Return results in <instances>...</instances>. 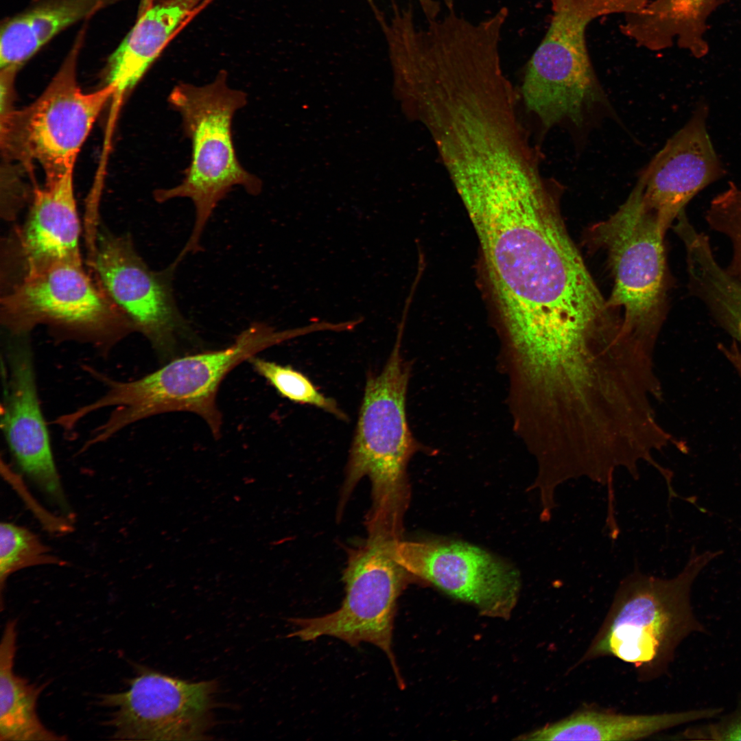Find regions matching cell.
<instances>
[{
    "label": "cell",
    "mask_w": 741,
    "mask_h": 741,
    "mask_svg": "<svg viewBox=\"0 0 741 741\" xmlns=\"http://www.w3.org/2000/svg\"><path fill=\"white\" fill-rule=\"evenodd\" d=\"M477 233L504 340L593 325L608 311L548 183L464 203Z\"/></svg>",
    "instance_id": "cell-1"
},
{
    "label": "cell",
    "mask_w": 741,
    "mask_h": 741,
    "mask_svg": "<svg viewBox=\"0 0 741 741\" xmlns=\"http://www.w3.org/2000/svg\"><path fill=\"white\" fill-rule=\"evenodd\" d=\"M302 327L278 331L260 322L241 331L228 346L176 357L161 368L132 381H120L87 367L106 391L98 399L71 412L73 421L113 408L106 419L95 428L86 444L105 442L128 426L152 416L189 412L200 416L215 438L221 434L222 418L216 403L219 388L226 375L243 362L288 340L307 334Z\"/></svg>",
    "instance_id": "cell-2"
},
{
    "label": "cell",
    "mask_w": 741,
    "mask_h": 741,
    "mask_svg": "<svg viewBox=\"0 0 741 741\" xmlns=\"http://www.w3.org/2000/svg\"><path fill=\"white\" fill-rule=\"evenodd\" d=\"M404 320L381 372L367 375L338 508L341 515L358 482L368 476L372 504L366 517L367 532L390 537L402 534L410 495L407 466L412 456L423 449L407 420L411 366L401 350Z\"/></svg>",
    "instance_id": "cell-3"
},
{
    "label": "cell",
    "mask_w": 741,
    "mask_h": 741,
    "mask_svg": "<svg viewBox=\"0 0 741 741\" xmlns=\"http://www.w3.org/2000/svg\"><path fill=\"white\" fill-rule=\"evenodd\" d=\"M692 554L677 576L664 579L635 568L619 584L602 624L580 660L613 657L634 666L642 681L661 675L681 643L705 631L691 603L692 584L715 556Z\"/></svg>",
    "instance_id": "cell-4"
},
{
    "label": "cell",
    "mask_w": 741,
    "mask_h": 741,
    "mask_svg": "<svg viewBox=\"0 0 741 741\" xmlns=\"http://www.w3.org/2000/svg\"><path fill=\"white\" fill-rule=\"evenodd\" d=\"M168 102L182 117L183 128L191 143V158L182 182L154 193L158 202L187 198L195 207L194 225L177 258L202 250L200 239L219 202L235 186L252 196L261 190L259 178L246 171L237 157L233 141L235 113L247 103L245 92L231 89L220 71L204 86L181 82L171 91Z\"/></svg>",
    "instance_id": "cell-5"
},
{
    "label": "cell",
    "mask_w": 741,
    "mask_h": 741,
    "mask_svg": "<svg viewBox=\"0 0 741 741\" xmlns=\"http://www.w3.org/2000/svg\"><path fill=\"white\" fill-rule=\"evenodd\" d=\"M1 322L11 336L45 325L61 340L87 343L104 354L134 332L82 260L54 261L19 277L1 297Z\"/></svg>",
    "instance_id": "cell-6"
},
{
    "label": "cell",
    "mask_w": 741,
    "mask_h": 741,
    "mask_svg": "<svg viewBox=\"0 0 741 741\" xmlns=\"http://www.w3.org/2000/svg\"><path fill=\"white\" fill-rule=\"evenodd\" d=\"M590 233L606 250L613 275L609 306L622 307L623 331L654 351L664 318L665 234L644 202L641 178L625 202Z\"/></svg>",
    "instance_id": "cell-7"
},
{
    "label": "cell",
    "mask_w": 741,
    "mask_h": 741,
    "mask_svg": "<svg viewBox=\"0 0 741 741\" xmlns=\"http://www.w3.org/2000/svg\"><path fill=\"white\" fill-rule=\"evenodd\" d=\"M391 541L368 538L350 549L343 576L345 597L340 607L322 616L290 619L296 629L288 637L313 641L329 636L353 647L362 642L375 645L387 656L402 687L392 650V632L397 600L412 576L392 556Z\"/></svg>",
    "instance_id": "cell-8"
},
{
    "label": "cell",
    "mask_w": 741,
    "mask_h": 741,
    "mask_svg": "<svg viewBox=\"0 0 741 741\" xmlns=\"http://www.w3.org/2000/svg\"><path fill=\"white\" fill-rule=\"evenodd\" d=\"M87 248L91 274L161 358L173 356L183 340H193L172 289L178 264L151 270L130 235L114 234L100 222Z\"/></svg>",
    "instance_id": "cell-9"
},
{
    "label": "cell",
    "mask_w": 741,
    "mask_h": 741,
    "mask_svg": "<svg viewBox=\"0 0 741 741\" xmlns=\"http://www.w3.org/2000/svg\"><path fill=\"white\" fill-rule=\"evenodd\" d=\"M76 49L40 97L21 110H5V147L21 161H36L46 176L73 169L78 154L114 89L84 93L76 78Z\"/></svg>",
    "instance_id": "cell-10"
},
{
    "label": "cell",
    "mask_w": 741,
    "mask_h": 741,
    "mask_svg": "<svg viewBox=\"0 0 741 741\" xmlns=\"http://www.w3.org/2000/svg\"><path fill=\"white\" fill-rule=\"evenodd\" d=\"M551 2L550 24L528 64L521 94L545 128L563 120L580 126L603 99L585 40L591 21L559 0Z\"/></svg>",
    "instance_id": "cell-11"
},
{
    "label": "cell",
    "mask_w": 741,
    "mask_h": 741,
    "mask_svg": "<svg viewBox=\"0 0 741 741\" xmlns=\"http://www.w3.org/2000/svg\"><path fill=\"white\" fill-rule=\"evenodd\" d=\"M215 681L191 682L141 668L127 690L104 694L106 725L121 740H202L213 725Z\"/></svg>",
    "instance_id": "cell-12"
},
{
    "label": "cell",
    "mask_w": 741,
    "mask_h": 741,
    "mask_svg": "<svg viewBox=\"0 0 741 741\" xmlns=\"http://www.w3.org/2000/svg\"><path fill=\"white\" fill-rule=\"evenodd\" d=\"M390 550L412 576L472 604L483 615L506 618L516 605L518 572L479 548L461 542L399 539L390 543Z\"/></svg>",
    "instance_id": "cell-13"
},
{
    "label": "cell",
    "mask_w": 741,
    "mask_h": 741,
    "mask_svg": "<svg viewBox=\"0 0 741 741\" xmlns=\"http://www.w3.org/2000/svg\"><path fill=\"white\" fill-rule=\"evenodd\" d=\"M27 336H10L5 346L8 380L1 427L16 466L51 502L69 513L41 409L33 351Z\"/></svg>",
    "instance_id": "cell-14"
},
{
    "label": "cell",
    "mask_w": 741,
    "mask_h": 741,
    "mask_svg": "<svg viewBox=\"0 0 741 741\" xmlns=\"http://www.w3.org/2000/svg\"><path fill=\"white\" fill-rule=\"evenodd\" d=\"M708 111L699 104L640 176L644 203L664 234L694 196L725 175L707 130Z\"/></svg>",
    "instance_id": "cell-15"
},
{
    "label": "cell",
    "mask_w": 741,
    "mask_h": 741,
    "mask_svg": "<svg viewBox=\"0 0 741 741\" xmlns=\"http://www.w3.org/2000/svg\"><path fill=\"white\" fill-rule=\"evenodd\" d=\"M73 172L46 176L45 185L34 189L27 218L16 231L22 274L56 261L82 260Z\"/></svg>",
    "instance_id": "cell-16"
},
{
    "label": "cell",
    "mask_w": 741,
    "mask_h": 741,
    "mask_svg": "<svg viewBox=\"0 0 741 741\" xmlns=\"http://www.w3.org/2000/svg\"><path fill=\"white\" fill-rule=\"evenodd\" d=\"M212 0H165L139 18L110 56L106 85L114 89L111 119L169 42Z\"/></svg>",
    "instance_id": "cell-17"
},
{
    "label": "cell",
    "mask_w": 741,
    "mask_h": 741,
    "mask_svg": "<svg viewBox=\"0 0 741 741\" xmlns=\"http://www.w3.org/2000/svg\"><path fill=\"white\" fill-rule=\"evenodd\" d=\"M721 707L654 714H626L596 707H585L523 736L526 740H642L680 725L716 718Z\"/></svg>",
    "instance_id": "cell-18"
},
{
    "label": "cell",
    "mask_w": 741,
    "mask_h": 741,
    "mask_svg": "<svg viewBox=\"0 0 741 741\" xmlns=\"http://www.w3.org/2000/svg\"><path fill=\"white\" fill-rule=\"evenodd\" d=\"M721 0H653L641 12L625 16L621 32L652 51L676 43L701 58L709 51L707 21Z\"/></svg>",
    "instance_id": "cell-19"
},
{
    "label": "cell",
    "mask_w": 741,
    "mask_h": 741,
    "mask_svg": "<svg viewBox=\"0 0 741 741\" xmlns=\"http://www.w3.org/2000/svg\"><path fill=\"white\" fill-rule=\"evenodd\" d=\"M106 1L50 0L11 19L1 30V70L16 71L60 31Z\"/></svg>",
    "instance_id": "cell-20"
},
{
    "label": "cell",
    "mask_w": 741,
    "mask_h": 741,
    "mask_svg": "<svg viewBox=\"0 0 741 741\" xmlns=\"http://www.w3.org/2000/svg\"><path fill=\"white\" fill-rule=\"evenodd\" d=\"M16 639V621L10 620L5 626L0 646V740H64L47 729L36 713L37 701L45 685L30 683L13 671Z\"/></svg>",
    "instance_id": "cell-21"
},
{
    "label": "cell",
    "mask_w": 741,
    "mask_h": 741,
    "mask_svg": "<svg viewBox=\"0 0 741 741\" xmlns=\"http://www.w3.org/2000/svg\"><path fill=\"white\" fill-rule=\"evenodd\" d=\"M690 290L715 319L737 341H741V281L731 276L714 258L693 272Z\"/></svg>",
    "instance_id": "cell-22"
},
{
    "label": "cell",
    "mask_w": 741,
    "mask_h": 741,
    "mask_svg": "<svg viewBox=\"0 0 741 741\" xmlns=\"http://www.w3.org/2000/svg\"><path fill=\"white\" fill-rule=\"evenodd\" d=\"M64 563L51 554V549L26 528L10 522L0 525V587L8 578L21 569L43 565Z\"/></svg>",
    "instance_id": "cell-23"
},
{
    "label": "cell",
    "mask_w": 741,
    "mask_h": 741,
    "mask_svg": "<svg viewBox=\"0 0 741 741\" xmlns=\"http://www.w3.org/2000/svg\"><path fill=\"white\" fill-rule=\"evenodd\" d=\"M254 370L264 378L283 397L322 409L340 420L348 417L336 402L322 394L302 373L290 366L254 356L248 360Z\"/></svg>",
    "instance_id": "cell-24"
},
{
    "label": "cell",
    "mask_w": 741,
    "mask_h": 741,
    "mask_svg": "<svg viewBox=\"0 0 741 741\" xmlns=\"http://www.w3.org/2000/svg\"><path fill=\"white\" fill-rule=\"evenodd\" d=\"M709 226L729 239L732 258L727 272L741 281V189L733 183L716 196L705 213Z\"/></svg>",
    "instance_id": "cell-25"
},
{
    "label": "cell",
    "mask_w": 741,
    "mask_h": 741,
    "mask_svg": "<svg viewBox=\"0 0 741 741\" xmlns=\"http://www.w3.org/2000/svg\"><path fill=\"white\" fill-rule=\"evenodd\" d=\"M679 740L741 741V692L735 707L715 718L687 727L677 735Z\"/></svg>",
    "instance_id": "cell-26"
},
{
    "label": "cell",
    "mask_w": 741,
    "mask_h": 741,
    "mask_svg": "<svg viewBox=\"0 0 741 741\" xmlns=\"http://www.w3.org/2000/svg\"><path fill=\"white\" fill-rule=\"evenodd\" d=\"M581 16L592 20L602 16L641 12L653 0H560Z\"/></svg>",
    "instance_id": "cell-27"
},
{
    "label": "cell",
    "mask_w": 741,
    "mask_h": 741,
    "mask_svg": "<svg viewBox=\"0 0 741 741\" xmlns=\"http://www.w3.org/2000/svg\"><path fill=\"white\" fill-rule=\"evenodd\" d=\"M427 20L438 17L440 3L435 0H418ZM448 10L454 9L453 0H443Z\"/></svg>",
    "instance_id": "cell-28"
},
{
    "label": "cell",
    "mask_w": 741,
    "mask_h": 741,
    "mask_svg": "<svg viewBox=\"0 0 741 741\" xmlns=\"http://www.w3.org/2000/svg\"><path fill=\"white\" fill-rule=\"evenodd\" d=\"M738 342H734L729 348L722 347V351L741 376V341Z\"/></svg>",
    "instance_id": "cell-29"
},
{
    "label": "cell",
    "mask_w": 741,
    "mask_h": 741,
    "mask_svg": "<svg viewBox=\"0 0 741 741\" xmlns=\"http://www.w3.org/2000/svg\"><path fill=\"white\" fill-rule=\"evenodd\" d=\"M154 0H141L139 15L150 8L154 4Z\"/></svg>",
    "instance_id": "cell-30"
}]
</instances>
